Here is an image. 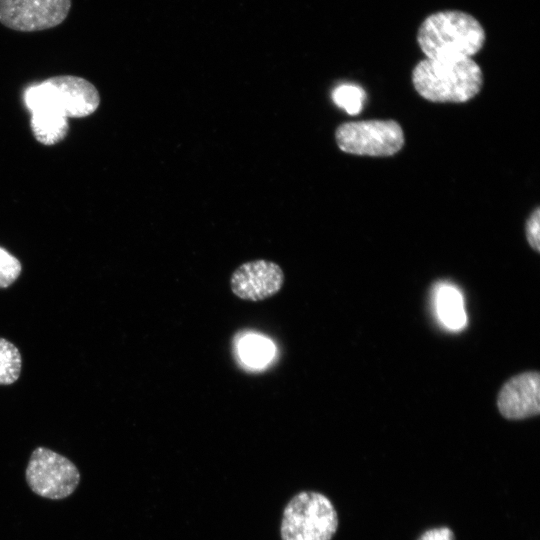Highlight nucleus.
Masks as SVG:
<instances>
[{
  "mask_svg": "<svg viewBox=\"0 0 540 540\" xmlns=\"http://www.w3.org/2000/svg\"><path fill=\"white\" fill-rule=\"evenodd\" d=\"M485 31L472 15L458 10L429 15L417 33L419 47L428 59L462 58L475 55L485 43Z\"/></svg>",
  "mask_w": 540,
  "mask_h": 540,
  "instance_id": "f03ea898",
  "label": "nucleus"
},
{
  "mask_svg": "<svg viewBox=\"0 0 540 540\" xmlns=\"http://www.w3.org/2000/svg\"><path fill=\"white\" fill-rule=\"evenodd\" d=\"M526 238L529 245L536 251H540V209L537 207L526 222Z\"/></svg>",
  "mask_w": 540,
  "mask_h": 540,
  "instance_id": "dca6fc26",
  "label": "nucleus"
},
{
  "mask_svg": "<svg viewBox=\"0 0 540 540\" xmlns=\"http://www.w3.org/2000/svg\"><path fill=\"white\" fill-rule=\"evenodd\" d=\"M285 275L276 262L256 259L238 266L230 277L232 293L241 300L259 302L283 288Z\"/></svg>",
  "mask_w": 540,
  "mask_h": 540,
  "instance_id": "0eeeda50",
  "label": "nucleus"
},
{
  "mask_svg": "<svg viewBox=\"0 0 540 540\" xmlns=\"http://www.w3.org/2000/svg\"><path fill=\"white\" fill-rule=\"evenodd\" d=\"M418 540H455V535L450 528L443 526L426 530Z\"/></svg>",
  "mask_w": 540,
  "mask_h": 540,
  "instance_id": "f3484780",
  "label": "nucleus"
},
{
  "mask_svg": "<svg viewBox=\"0 0 540 540\" xmlns=\"http://www.w3.org/2000/svg\"><path fill=\"white\" fill-rule=\"evenodd\" d=\"M25 478L34 494L50 500H62L73 494L81 475L70 459L39 446L31 453Z\"/></svg>",
  "mask_w": 540,
  "mask_h": 540,
  "instance_id": "20e7f679",
  "label": "nucleus"
},
{
  "mask_svg": "<svg viewBox=\"0 0 540 540\" xmlns=\"http://www.w3.org/2000/svg\"><path fill=\"white\" fill-rule=\"evenodd\" d=\"M338 528V515L325 495L303 491L286 505L282 522V540H332Z\"/></svg>",
  "mask_w": 540,
  "mask_h": 540,
  "instance_id": "7ed1b4c3",
  "label": "nucleus"
},
{
  "mask_svg": "<svg viewBox=\"0 0 540 540\" xmlns=\"http://www.w3.org/2000/svg\"><path fill=\"white\" fill-rule=\"evenodd\" d=\"M58 107L68 117H85L92 114L99 105V94L88 80L72 75L55 76L46 79Z\"/></svg>",
  "mask_w": 540,
  "mask_h": 540,
  "instance_id": "1a4fd4ad",
  "label": "nucleus"
},
{
  "mask_svg": "<svg viewBox=\"0 0 540 540\" xmlns=\"http://www.w3.org/2000/svg\"><path fill=\"white\" fill-rule=\"evenodd\" d=\"M21 354L10 341L0 338V385H10L20 376Z\"/></svg>",
  "mask_w": 540,
  "mask_h": 540,
  "instance_id": "f8f14e48",
  "label": "nucleus"
},
{
  "mask_svg": "<svg viewBox=\"0 0 540 540\" xmlns=\"http://www.w3.org/2000/svg\"><path fill=\"white\" fill-rule=\"evenodd\" d=\"M366 94L363 88L354 84H342L332 92L333 102L350 115L361 112Z\"/></svg>",
  "mask_w": 540,
  "mask_h": 540,
  "instance_id": "ddd939ff",
  "label": "nucleus"
},
{
  "mask_svg": "<svg viewBox=\"0 0 540 540\" xmlns=\"http://www.w3.org/2000/svg\"><path fill=\"white\" fill-rule=\"evenodd\" d=\"M20 261L7 250L0 247V288L13 284L21 273Z\"/></svg>",
  "mask_w": 540,
  "mask_h": 540,
  "instance_id": "2eb2a0df",
  "label": "nucleus"
},
{
  "mask_svg": "<svg viewBox=\"0 0 540 540\" xmlns=\"http://www.w3.org/2000/svg\"><path fill=\"white\" fill-rule=\"evenodd\" d=\"M31 112V128L35 138L45 145L60 142L68 132V118L58 109L41 107Z\"/></svg>",
  "mask_w": 540,
  "mask_h": 540,
  "instance_id": "9b49d317",
  "label": "nucleus"
},
{
  "mask_svg": "<svg viewBox=\"0 0 540 540\" xmlns=\"http://www.w3.org/2000/svg\"><path fill=\"white\" fill-rule=\"evenodd\" d=\"M434 302L440 322L449 330L458 331L465 327L467 315L460 290L447 282L435 287Z\"/></svg>",
  "mask_w": 540,
  "mask_h": 540,
  "instance_id": "9d476101",
  "label": "nucleus"
},
{
  "mask_svg": "<svg viewBox=\"0 0 540 540\" xmlns=\"http://www.w3.org/2000/svg\"><path fill=\"white\" fill-rule=\"evenodd\" d=\"M72 0H0V23L14 31L55 28L69 15Z\"/></svg>",
  "mask_w": 540,
  "mask_h": 540,
  "instance_id": "423d86ee",
  "label": "nucleus"
},
{
  "mask_svg": "<svg viewBox=\"0 0 540 540\" xmlns=\"http://www.w3.org/2000/svg\"><path fill=\"white\" fill-rule=\"evenodd\" d=\"M412 83L420 96L436 103H463L475 97L483 85L479 65L469 57L424 59L412 71Z\"/></svg>",
  "mask_w": 540,
  "mask_h": 540,
  "instance_id": "f257e3e1",
  "label": "nucleus"
},
{
  "mask_svg": "<svg viewBox=\"0 0 540 540\" xmlns=\"http://www.w3.org/2000/svg\"><path fill=\"white\" fill-rule=\"evenodd\" d=\"M497 406L507 419H523L540 412V377L528 371L512 377L499 392Z\"/></svg>",
  "mask_w": 540,
  "mask_h": 540,
  "instance_id": "6e6552de",
  "label": "nucleus"
},
{
  "mask_svg": "<svg viewBox=\"0 0 540 540\" xmlns=\"http://www.w3.org/2000/svg\"><path fill=\"white\" fill-rule=\"evenodd\" d=\"M242 359L253 366L266 363L272 354V347L268 341L259 337H248L240 344Z\"/></svg>",
  "mask_w": 540,
  "mask_h": 540,
  "instance_id": "4468645a",
  "label": "nucleus"
},
{
  "mask_svg": "<svg viewBox=\"0 0 540 540\" xmlns=\"http://www.w3.org/2000/svg\"><path fill=\"white\" fill-rule=\"evenodd\" d=\"M335 139L340 150L356 155L391 156L404 145V133L394 120H366L339 125Z\"/></svg>",
  "mask_w": 540,
  "mask_h": 540,
  "instance_id": "39448f33",
  "label": "nucleus"
}]
</instances>
